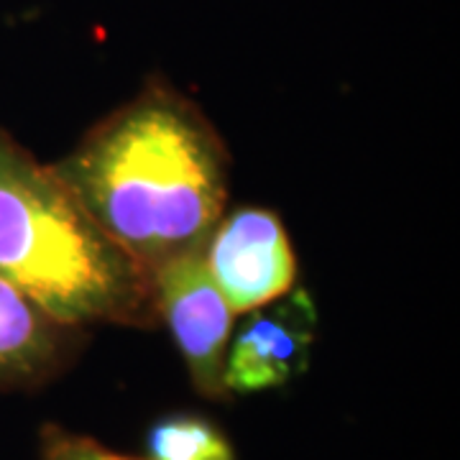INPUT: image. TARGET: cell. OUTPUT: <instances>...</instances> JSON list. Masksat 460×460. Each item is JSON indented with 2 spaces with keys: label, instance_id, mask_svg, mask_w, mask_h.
<instances>
[{
  "label": "cell",
  "instance_id": "cell-8",
  "mask_svg": "<svg viewBox=\"0 0 460 460\" xmlns=\"http://www.w3.org/2000/svg\"><path fill=\"white\" fill-rule=\"evenodd\" d=\"M41 460H133L108 450L105 445L59 425H44L39 435Z\"/></svg>",
  "mask_w": 460,
  "mask_h": 460
},
{
  "label": "cell",
  "instance_id": "cell-5",
  "mask_svg": "<svg viewBox=\"0 0 460 460\" xmlns=\"http://www.w3.org/2000/svg\"><path fill=\"white\" fill-rule=\"evenodd\" d=\"M314 332L317 307L307 289L292 287L274 302L251 310L226 350L223 378L228 394L279 389L302 376L310 366Z\"/></svg>",
  "mask_w": 460,
  "mask_h": 460
},
{
  "label": "cell",
  "instance_id": "cell-6",
  "mask_svg": "<svg viewBox=\"0 0 460 460\" xmlns=\"http://www.w3.org/2000/svg\"><path fill=\"white\" fill-rule=\"evenodd\" d=\"M80 330L57 323L13 284L0 279V392L36 389L77 356Z\"/></svg>",
  "mask_w": 460,
  "mask_h": 460
},
{
  "label": "cell",
  "instance_id": "cell-2",
  "mask_svg": "<svg viewBox=\"0 0 460 460\" xmlns=\"http://www.w3.org/2000/svg\"><path fill=\"white\" fill-rule=\"evenodd\" d=\"M0 279L57 323L151 328L154 284L51 164L0 133Z\"/></svg>",
  "mask_w": 460,
  "mask_h": 460
},
{
  "label": "cell",
  "instance_id": "cell-4",
  "mask_svg": "<svg viewBox=\"0 0 460 460\" xmlns=\"http://www.w3.org/2000/svg\"><path fill=\"white\" fill-rule=\"evenodd\" d=\"M202 256L233 314L251 313L295 287V248L279 215L266 208L223 215Z\"/></svg>",
  "mask_w": 460,
  "mask_h": 460
},
{
  "label": "cell",
  "instance_id": "cell-3",
  "mask_svg": "<svg viewBox=\"0 0 460 460\" xmlns=\"http://www.w3.org/2000/svg\"><path fill=\"white\" fill-rule=\"evenodd\" d=\"M156 320H162L180 350L199 396L223 402L226 350L233 332V310L208 271L199 251L181 253L151 274Z\"/></svg>",
  "mask_w": 460,
  "mask_h": 460
},
{
  "label": "cell",
  "instance_id": "cell-7",
  "mask_svg": "<svg viewBox=\"0 0 460 460\" xmlns=\"http://www.w3.org/2000/svg\"><path fill=\"white\" fill-rule=\"evenodd\" d=\"M148 460H235L228 435L198 411H169L144 435Z\"/></svg>",
  "mask_w": 460,
  "mask_h": 460
},
{
  "label": "cell",
  "instance_id": "cell-1",
  "mask_svg": "<svg viewBox=\"0 0 460 460\" xmlns=\"http://www.w3.org/2000/svg\"><path fill=\"white\" fill-rule=\"evenodd\" d=\"M102 233L146 274L205 248L228 202V151L208 115L151 83L51 164Z\"/></svg>",
  "mask_w": 460,
  "mask_h": 460
}]
</instances>
